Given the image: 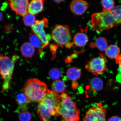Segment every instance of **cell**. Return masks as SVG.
Returning <instances> with one entry per match:
<instances>
[{"mask_svg":"<svg viewBox=\"0 0 121 121\" xmlns=\"http://www.w3.org/2000/svg\"><path fill=\"white\" fill-rule=\"evenodd\" d=\"M49 90L45 83L35 78L27 80L22 90L29 103L40 102L44 99Z\"/></svg>","mask_w":121,"mask_h":121,"instance_id":"1","label":"cell"},{"mask_svg":"<svg viewBox=\"0 0 121 121\" xmlns=\"http://www.w3.org/2000/svg\"><path fill=\"white\" fill-rule=\"evenodd\" d=\"M58 108L57 116H61L63 121H79L80 110L72 98L63 93Z\"/></svg>","mask_w":121,"mask_h":121,"instance_id":"2","label":"cell"},{"mask_svg":"<svg viewBox=\"0 0 121 121\" xmlns=\"http://www.w3.org/2000/svg\"><path fill=\"white\" fill-rule=\"evenodd\" d=\"M19 58L14 55L11 58L0 54V74L3 80L2 91L5 92L10 89L15 63Z\"/></svg>","mask_w":121,"mask_h":121,"instance_id":"3","label":"cell"},{"mask_svg":"<svg viewBox=\"0 0 121 121\" xmlns=\"http://www.w3.org/2000/svg\"><path fill=\"white\" fill-rule=\"evenodd\" d=\"M91 18V25L96 31H105L118 26L110 11L104 9L102 12L93 13Z\"/></svg>","mask_w":121,"mask_h":121,"instance_id":"4","label":"cell"},{"mask_svg":"<svg viewBox=\"0 0 121 121\" xmlns=\"http://www.w3.org/2000/svg\"><path fill=\"white\" fill-rule=\"evenodd\" d=\"M51 37L57 45L61 47L65 46L69 48L73 45L71 43L70 29L67 25L55 26L52 30Z\"/></svg>","mask_w":121,"mask_h":121,"instance_id":"5","label":"cell"},{"mask_svg":"<svg viewBox=\"0 0 121 121\" xmlns=\"http://www.w3.org/2000/svg\"><path fill=\"white\" fill-rule=\"evenodd\" d=\"M48 24V19L44 18L41 20H36L35 23L31 27L34 34L41 41L43 48L49 44L51 39V36L47 34L44 30Z\"/></svg>","mask_w":121,"mask_h":121,"instance_id":"6","label":"cell"},{"mask_svg":"<svg viewBox=\"0 0 121 121\" xmlns=\"http://www.w3.org/2000/svg\"><path fill=\"white\" fill-rule=\"evenodd\" d=\"M106 60L103 56L92 59L86 65L85 67L88 71L93 74L97 75L106 71Z\"/></svg>","mask_w":121,"mask_h":121,"instance_id":"7","label":"cell"},{"mask_svg":"<svg viewBox=\"0 0 121 121\" xmlns=\"http://www.w3.org/2000/svg\"><path fill=\"white\" fill-rule=\"evenodd\" d=\"M107 110L102 106H95L88 110L83 121H105Z\"/></svg>","mask_w":121,"mask_h":121,"instance_id":"8","label":"cell"},{"mask_svg":"<svg viewBox=\"0 0 121 121\" xmlns=\"http://www.w3.org/2000/svg\"><path fill=\"white\" fill-rule=\"evenodd\" d=\"M61 100L60 95L52 91L49 90L44 99L41 102L52 111V116L57 117L58 108Z\"/></svg>","mask_w":121,"mask_h":121,"instance_id":"9","label":"cell"},{"mask_svg":"<svg viewBox=\"0 0 121 121\" xmlns=\"http://www.w3.org/2000/svg\"><path fill=\"white\" fill-rule=\"evenodd\" d=\"M10 8L16 14L23 17L28 12L29 0H7Z\"/></svg>","mask_w":121,"mask_h":121,"instance_id":"10","label":"cell"},{"mask_svg":"<svg viewBox=\"0 0 121 121\" xmlns=\"http://www.w3.org/2000/svg\"><path fill=\"white\" fill-rule=\"evenodd\" d=\"M70 7L71 10L74 14L81 15L86 11L89 4L84 0H73L71 3Z\"/></svg>","mask_w":121,"mask_h":121,"instance_id":"11","label":"cell"},{"mask_svg":"<svg viewBox=\"0 0 121 121\" xmlns=\"http://www.w3.org/2000/svg\"><path fill=\"white\" fill-rule=\"evenodd\" d=\"M37 112L43 121H50L52 112L50 109L42 102L39 103Z\"/></svg>","mask_w":121,"mask_h":121,"instance_id":"12","label":"cell"},{"mask_svg":"<svg viewBox=\"0 0 121 121\" xmlns=\"http://www.w3.org/2000/svg\"><path fill=\"white\" fill-rule=\"evenodd\" d=\"M45 1V0H31L29 4L28 12L34 15L41 13Z\"/></svg>","mask_w":121,"mask_h":121,"instance_id":"13","label":"cell"},{"mask_svg":"<svg viewBox=\"0 0 121 121\" xmlns=\"http://www.w3.org/2000/svg\"><path fill=\"white\" fill-rule=\"evenodd\" d=\"M20 51L23 56L31 58L34 54L35 48L30 42H25L21 46Z\"/></svg>","mask_w":121,"mask_h":121,"instance_id":"14","label":"cell"},{"mask_svg":"<svg viewBox=\"0 0 121 121\" xmlns=\"http://www.w3.org/2000/svg\"><path fill=\"white\" fill-rule=\"evenodd\" d=\"M103 87L102 80L99 78L95 77L91 80L87 88L91 91L97 92L102 90Z\"/></svg>","mask_w":121,"mask_h":121,"instance_id":"15","label":"cell"},{"mask_svg":"<svg viewBox=\"0 0 121 121\" xmlns=\"http://www.w3.org/2000/svg\"><path fill=\"white\" fill-rule=\"evenodd\" d=\"M88 41V37L86 35L83 33H78L75 35L74 37V44L75 46L79 47L85 46Z\"/></svg>","mask_w":121,"mask_h":121,"instance_id":"16","label":"cell"},{"mask_svg":"<svg viewBox=\"0 0 121 121\" xmlns=\"http://www.w3.org/2000/svg\"><path fill=\"white\" fill-rule=\"evenodd\" d=\"M91 47H96L102 51H105L108 46V42L105 38L100 37L98 38L95 43H92L90 45Z\"/></svg>","mask_w":121,"mask_h":121,"instance_id":"17","label":"cell"},{"mask_svg":"<svg viewBox=\"0 0 121 121\" xmlns=\"http://www.w3.org/2000/svg\"><path fill=\"white\" fill-rule=\"evenodd\" d=\"M120 48L117 45H111L105 50L106 55L110 59H116L119 55Z\"/></svg>","mask_w":121,"mask_h":121,"instance_id":"18","label":"cell"},{"mask_svg":"<svg viewBox=\"0 0 121 121\" xmlns=\"http://www.w3.org/2000/svg\"><path fill=\"white\" fill-rule=\"evenodd\" d=\"M29 40L31 44L35 48L39 49V53L41 54L43 48L40 39L34 34H31L30 35Z\"/></svg>","mask_w":121,"mask_h":121,"instance_id":"19","label":"cell"},{"mask_svg":"<svg viewBox=\"0 0 121 121\" xmlns=\"http://www.w3.org/2000/svg\"><path fill=\"white\" fill-rule=\"evenodd\" d=\"M16 100L21 110H26L27 106L29 103L26 96L24 93H20L17 95Z\"/></svg>","mask_w":121,"mask_h":121,"instance_id":"20","label":"cell"},{"mask_svg":"<svg viewBox=\"0 0 121 121\" xmlns=\"http://www.w3.org/2000/svg\"><path fill=\"white\" fill-rule=\"evenodd\" d=\"M51 87L53 91L58 94L64 92L65 90L66 86L63 81L57 80L52 83Z\"/></svg>","mask_w":121,"mask_h":121,"instance_id":"21","label":"cell"},{"mask_svg":"<svg viewBox=\"0 0 121 121\" xmlns=\"http://www.w3.org/2000/svg\"><path fill=\"white\" fill-rule=\"evenodd\" d=\"M67 75L68 78L72 81H77L81 77V71L77 68H70L67 70Z\"/></svg>","mask_w":121,"mask_h":121,"instance_id":"22","label":"cell"},{"mask_svg":"<svg viewBox=\"0 0 121 121\" xmlns=\"http://www.w3.org/2000/svg\"><path fill=\"white\" fill-rule=\"evenodd\" d=\"M109 11L114 18L117 26L121 24V5L114 7Z\"/></svg>","mask_w":121,"mask_h":121,"instance_id":"23","label":"cell"},{"mask_svg":"<svg viewBox=\"0 0 121 121\" xmlns=\"http://www.w3.org/2000/svg\"><path fill=\"white\" fill-rule=\"evenodd\" d=\"M23 17L24 23L27 26L31 27L35 23L36 21L35 15L28 12Z\"/></svg>","mask_w":121,"mask_h":121,"instance_id":"24","label":"cell"},{"mask_svg":"<svg viewBox=\"0 0 121 121\" xmlns=\"http://www.w3.org/2000/svg\"><path fill=\"white\" fill-rule=\"evenodd\" d=\"M31 115L27 110H21L19 114V118L20 121H30L31 119Z\"/></svg>","mask_w":121,"mask_h":121,"instance_id":"25","label":"cell"},{"mask_svg":"<svg viewBox=\"0 0 121 121\" xmlns=\"http://www.w3.org/2000/svg\"><path fill=\"white\" fill-rule=\"evenodd\" d=\"M101 3L104 9L110 11L114 7V0H101Z\"/></svg>","mask_w":121,"mask_h":121,"instance_id":"26","label":"cell"},{"mask_svg":"<svg viewBox=\"0 0 121 121\" xmlns=\"http://www.w3.org/2000/svg\"><path fill=\"white\" fill-rule=\"evenodd\" d=\"M49 75L51 79L57 80L60 78L61 72L60 69L57 68H54L50 71Z\"/></svg>","mask_w":121,"mask_h":121,"instance_id":"27","label":"cell"},{"mask_svg":"<svg viewBox=\"0 0 121 121\" xmlns=\"http://www.w3.org/2000/svg\"><path fill=\"white\" fill-rule=\"evenodd\" d=\"M115 61L117 64H118L119 65V70L121 74V54H119L116 59H115Z\"/></svg>","mask_w":121,"mask_h":121,"instance_id":"28","label":"cell"},{"mask_svg":"<svg viewBox=\"0 0 121 121\" xmlns=\"http://www.w3.org/2000/svg\"><path fill=\"white\" fill-rule=\"evenodd\" d=\"M108 121H121V119L117 116H113L110 117Z\"/></svg>","mask_w":121,"mask_h":121,"instance_id":"29","label":"cell"},{"mask_svg":"<svg viewBox=\"0 0 121 121\" xmlns=\"http://www.w3.org/2000/svg\"><path fill=\"white\" fill-rule=\"evenodd\" d=\"M54 2L57 4H59L62 2L64 0H53Z\"/></svg>","mask_w":121,"mask_h":121,"instance_id":"30","label":"cell"},{"mask_svg":"<svg viewBox=\"0 0 121 121\" xmlns=\"http://www.w3.org/2000/svg\"><path fill=\"white\" fill-rule=\"evenodd\" d=\"M2 15L1 13L0 12V21L2 20Z\"/></svg>","mask_w":121,"mask_h":121,"instance_id":"31","label":"cell"}]
</instances>
